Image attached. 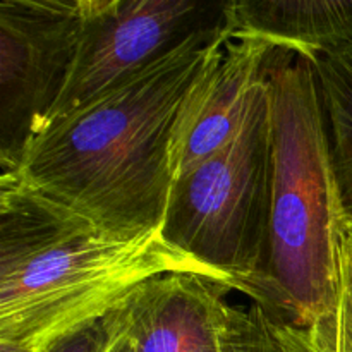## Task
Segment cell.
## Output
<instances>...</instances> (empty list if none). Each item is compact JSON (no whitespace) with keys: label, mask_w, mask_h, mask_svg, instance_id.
I'll use <instances>...</instances> for the list:
<instances>
[{"label":"cell","mask_w":352,"mask_h":352,"mask_svg":"<svg viewBox=\"0 0 352 352\" xmlns=\"http://www.w3.org/2000/svg\"><path fill=\"white\" fill-rule=\"evenodd\" d=\"M212 9L217 6L189 0H82L81 34L64 88L33 136L219 19L222 9L208 14Z\"/></svg>","instance_id":"5"},{"label":"cell","mask_w":352,"mask_h":352,"mask_svg":"<svg viewBox=\"0 0 352 352\" xmlns=\"http://www.w3.org/2000/svg\"><path fill=\"white\" fill-rule=\"evenodd\" d=\"M272 119L267 72L229 144L174 182L164 236L261 299L270 226Z\"/></svg>","instance_id":"4"},{"label":"cell","mask_w":352,"mask_h":352,"mask_svg":"<svg viewBox=\"0 0 352 352\" xmlns=\"http://www.w3.org/2000/svg\"><path fill=\"white\" fill-rule=\"evenodd\" d=\"M272 119L270 226L261 299L298 322L339 299L346 212L311 60L274 48L267 62Z\"/></svg>","instance_id":"3"},{"label":"cell","mask_w":352,"mask_h":352,"mask_svg":"<svg viewBox=\"0 0 352 352\" xmlns=\"http://www.w3.org/2000/svg\"><path fill=\"white\" fill-rule=\"evenodd\" d=\"M315 69L346 219H352V48L308 57Z\"/></svg>","instance_id":"11"},{"label":"cell","mask_w":352,"mask_h":352,"mask_svg":"<svg viewBox=\"0 0 352 352\" xmlns=\"http://www.w3.org/2000/svg\"><path fill=\"white\" fill-rule=\"evenodd\" d=\"M167 274L229 285L168 243L164 229L105 236L0 189V352H48Z\"/></svg>","instance_id":"2"},{"label":"cell","mask_w":352,"mask_h":352,"mask_svg":"<svg viewBox=\"0 0 352 352\" xmlns=\"http://www.w3.org/2000/svg\"><path fill=\"white\" fill-rule=\"evenodd\" d=\"M226 34L222 7L219 19L31 138L0 189L105 236L164 229L179 109Z\"/></svg>","instance_id":"1"},{"label":"cell","mask_w":352,"mask_h":352,"mask_svg":"<svg viewBox=\"0 0 352 352\" xmlns=\"http://www.w3.org/2000/svg\"><path fill=\"white\" fill-rule=\"evenodd\" d=\"M120 306L95 325L67 337L48 352H110L126 336Z\"/></svg>","instance_id":"12"},{"label":"cell","mask_w":352,"mask_h":352,"mask_svg":"<svg viewBox=\"0 0 352 352\" xmlns=\"http://www.w3.org/2000/svg\"><path fill=\"white\" fill-rule=\"evenodd\" d=\"M82 0L0 3V165L10 167L64 88Z\"/></svg>","instance_id":"6"},{"label":"cell","mask_w":352,"mask_h":352,"mask_svg":"<svg viewBox=\"0 0 352 352\" xmlns=\"http://www.w3.org/2000/svg\"><path fill=\"white\" fill-rule=\"evenodd\" d=\"M232 289L196 274L146 280L122 302L131 352H222Z\"/></svg>","instance_id":"8"},{"label":"cell","mask_w":352,"mask_h":352,"mask_svg":"<svg viewBox=\"0 0 352 352\" xmlns=\"http://www.w3.org/2000/svg\"><path fill=\"white\" fill-rule=\"evenodd\" d=\"M110 352H131V349H129V346H127L126 340L122 339L120 342H117L116 346H113V349Z\"/></svg>","instance_id":"13"},{"label":"cell","mask_w":352,"mask_h":352,"mask_svg":"<svg viewBox=\"0 0 352 352\" xmlns=\"http://www.w3.org/2000/svg\"><path fill=\"white\" fill-rule=\"evenodd\" d=\"M223 14L236 31L306 57L352 48V0L226 2Z\"/></svg>","instance_id":"10"},{"label":"cell","mask_w":352,"mask_h":352,"mask_svg":"<svg viewBox=\"0 0 352 352\" xmlns=\"http://www.w3.org/2000/svg\"><path fill=\"white\" fill-rule=\"evenodd\" d=\"M346 223H347V226H349V227H352V219H346Z\"/></svg>","instance_id":"14"},{"label":"cell","mask_w":352,"mask_h":352,"mask_svg":"<svg viewBox=\"0 0 352 352\" xmlns=\"http://www.w3.org/2000/svg\"><path fill=\"white\" fill-rule=\"evenodd\" d=\"M222 352H352V227L340 232L339 299L329 313L302 323L261 302L229 305Z\"/></svg>","instance_id":"9"},{"label":"cell","mask_w":352,"mask_h":352,"mask_svg":"<svg viewBox=\"0 0 352 352\" xmlns=\"http://www.w3.org/2000/svg\"><path fill=\"white\" fill-rule=\"evenodd\" d=\"M226 21L227 34L179 109L170 141L174 182L234 140L275 48Z\"/></svg>","instance_id":"7"}]
</instances>
